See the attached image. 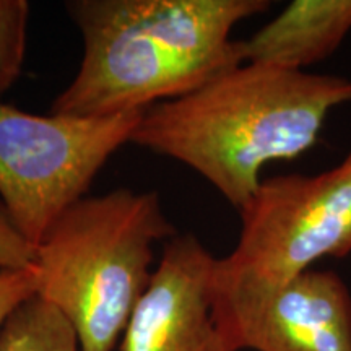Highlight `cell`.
<instances>
[{
	"label": "cell",
	"instance_id": "obj_1",
	"mask_svg": "<svg viewBox=\"0 0 351 351\" xmlns=\"http://www.w3.org/2000/svg\"><path fill=\"white\" fill-rule=\"evenodd\" d=\"M351 80L243 62L191 93L153 104L130 143L189 166L241 212L263 168L313 150Z\"/></svg>",
	"mask_w": 351,
	"mask_h": 351
},
{
	"label": "cell",
	"instance_id": "obj_2",
	"mask_svg": "<svg viewBox=\"0 0 351 351\" xmlns=\"http://www.w3.org/2000/svg\"><path fill=\"white\" fill-rule=\"evenodd\" d=\"M269 0H72L83 38L75 78L52 114L104 119L147 111L245 62L231 33Z\"/></svg>",
	"mask_w": 351,
	"mask_h": 351
},
{
	"label": "cell",
	"instance_id": "obj_3",
	"mask_svg": "<svg viewBox=\"0 0 351 351\" xmlns=\"http://www.w3.org/2000/svg\"><path fill=\"white\" fill-rule=\"evenodd\" d=\"M178 234L153 191L83 197L36 245V296L75 332L80 351H112L153 275V245Z\"/></svg>",
	"mask_w": 351,
	"mask_h": 351
},
{
	"label": "cell",
	"instance_id": "obj_4",
	"mask_svg": "<svg viewBox=\"0 0 351 351\" xmlns=\"http://www.w3.org/2000/svg\"><path fill=\"white\" fill-rule=\"evenodd\" d=\"M239 215L238 243L215 262L212 300L270 291L322 258L350 256L351 150L322 173L265 178Z\"/></svg>",
	"mask_w": 351,
	"mask_h": 351
},
{
	"label": "cell",
	"instance_id": "obj_5",
	"mask_svg": "<svg viewBox=\"0 0 351 351\" xmlns=\"http://www.w3.org/2000/svg\"><path fill=\"white\" fill-rule=\"evenodd\" d=\"M143 112L38 116L0 101V200L29 243H41L52 223L85 197L109 158L130 142Z\"/></svg>",
	"mask_w": 351,
	"mask_h": 351
},
{
	"label": "cell",
	"instance_id": "obj_6",
	"mask_svg": "<svg viewBox=\"0 0 351 351\" xmlns=\"http://www.w3.org/2000/svg\"><path fill=\"white\" fill-rule=\"evenodd\" d=\"M212 306L232 351H351V293L332 270H306L270 291Z\"/></svg>",
	"mask_w": 351,
	"mask_h": 351
},
{
	"label": "cell",
	"instance_id": "obj_7",
	"mask_svg": "<svg viewBox=\"0 0 351 351\" xmlns=\"http://www.w3.org/2000/svg\"><path fill=\"white\" fill-rule=\"evenodd\" d=\"M217 257L194 234H176L127 324L121 351H232L212 306Z\"/></svg>",
	"mask_w": 351,
	"mask_h": 351
},
{
	"label": "cell",
	"instance_id": "obj_8",
	"mask_svg": "<svg viewBox=\"0 0 351 351\" xmlns=\"http://www.w3.org/2000/svg\"><path fill=\"white\" fill-rule=\"evenodd\" d=\"M351 33V0H293L243 39L245 62L304 70L335 54Z\"/></svg>",
	"mask_w": 351,
	"mask_h": 351
},
{
	"label": "cell",
	"instance_id": "obj_9",
	"mask_svg": "<svg viewBox=\"0 0 351 351\" xmlns=\"http://www.w3.org/2000/svg\"><path fill=\"white\" fill-rule=\"evenodd\" d=\"M0 351H80V345L67 320L33 296L2 324Z\"/></svg>",
	"mask_w": 351,
	"mask_h": 351
},
{
	"label": "cell",
	"instance_id": "obj_10",
	"mask_svg": "<svg viewBox=\"0 0 351 351\" xmlns=\"http://www.w3.org/2000/svg\"><path fill=\"white\" fill-rule=\"evenodd\" d=\"M28 20L26 0H0V96L19 80L23 69Z\"/></svg>",
	"mask_w": 351,
	"mask_h": 351
},
{
	"label": "cell",
	"instance_id": "obj_11",
	"mask_svg": "<svg viewBox=\"0 0 351 351\" xmlns=\"http://www.w3.org/2000/svg\"><path fill=\"white\" fill-rule=\"evenodd\" d=\"M36 245L21 234L0 200V271L32 269Z\"/></svg>",
	"mask_w": 351,
	"mask_h": 351
},
{
	"label": "cell",
	"instance_id": "obj_12",
	"mask_svg": "<svg viewBox=\"0 0 351 351\" xmlns=\"http://www.w3.org/2000/svg\"><path fill=\"white\" fill-rule=\"evenodd\" d=\"M36 296L34 267L16 271H0V327L16 307Z\"/></svg>",
	"mask_w": 351,
	"mask_h": 351
}]
</instances>
